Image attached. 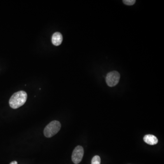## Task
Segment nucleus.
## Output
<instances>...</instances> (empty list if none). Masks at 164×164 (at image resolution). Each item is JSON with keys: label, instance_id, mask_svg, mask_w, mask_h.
Listing matches in <instances>:
<instances>
[{"label": "nucleus", "instance_id": "obj_5", "mask_svg": "<svg viewBox=\"0 0 164 164\" xmlns=\"http://www.w3.org/2000/svg\"><path fill=\"white\" fill-rule=\"evenodd\" d=\"M62 39L63 38L61 33L59 32H55L52 36V43L55 46H59L62 43Z\"/></svg>", "mask_w": 164, "mask_h": 164}, {"label": "nucleus", "instance_id": "obj_1", "mask_svg": "<svg viewBox=\"0 0 164 164\" xmlns=\"http://www.w3.org/2000/svg\"><path fill=\"white\" fill-rule=\"evenodd\" d=\"M27 94L24 91L15 93L10 99V106L12 109H17L24 105L27 100Z\"/></svg>", "mask_w": 164, "mask_h": 164}, {"label": "nucleus", "instance_id": "obj_6", "mask_svg": "<svg viewBox=\"0 0 164 164\" xmlns=\"http://www.w3.org/2000/svg\"><path fill=\"white\" fill-rule=\"evenodd\" d=\"M144 140L146 143L150 145H155L158 143V139L152 135H147L144 137Z\"/></svg>", "mask_w": 164, "mask_h": 164}, {"label": "nucleus", "instance_id": "obj_9", "mask_svg": "<svg viewBox=\"0 0 164 164\" xmlns=\"http://www.w3.org/2000/svg\"><path fill=\"white\" fill-rule=\"evenodd\" d=\"M10 164H18V162L16 161H13V162H11Z\"/></svg>", "mask_w": 164, "mask_h": 164}, {"label": "nucleus", "instance_id": "obj_8", "mask_svg": "<svg viewBox=\"0 0 164 164\" xmlns=\"http://www.w3.org/2000/svg\"><path fill=\"white\" fill-rule=\"evenodd\" d=\"M123 2L127 5L131 6L133 5L135 3L136 1L135 0H124V1H123Z\"/></svg>", "mask_w": 164, "mask_h": 164}, {"label": "nucleus", "instance_id": "obj_3", "mask_svg": "<svg viewBox=\"0 0 164 164\" xmlns=\"http://www.w3.org/2000/svg\"><path fill=\"white\" fill-rule=\"evenodd\" d=\"M120 74L116 71L109 72L107 74L106 82L107 85L109 87L115 86L120 81Z\"/></svg>", "mask_w": 164, "mask_h": 164}, {"label": "nucleus", "instance_id": "obj_4", "mask_svg": "<svg viewBox=\"0 0 164 164\" xmlns=\"http://www.w3.org/2000/svg\"><path fill=\"white\" fill-rule=\"evenodd\" d=\"M84 154V150L81 146L76 147L73 151L72 156V160L74 164H79L83 157Z\"/></svg>", "mask_w": 164, "mask_h": 164}, {"label": "nucleus", "instance_id": "obj_7", "mask_svg": "<svg viewBox=\"0 0 164 164\" xmlns=\"http://www.w3.org/2000/svg\"><path fill=\"white\" fill-rule=\"evenodd\" d=\"M100 163L101 159L99 156H95L92 160L91 164H100Z\"/></svg>", "mask_w": 164, "mask_h": 164}, {"label": "nucleus", "instance_id": "obj_2", "mask_svg": "<svg viewBox=\"0 0 164 164\" xmlns=\"http://www.w3.org/2000/svg\"><path fill=\"white\" fill-rule=\"evenodd\" d=\"M61 127L60 123L54 121L46 126L44 130V135L47 138H51L57 134Z\"/></svg>", "mask_w": 164, "mask_h": 164}]
</instances>
